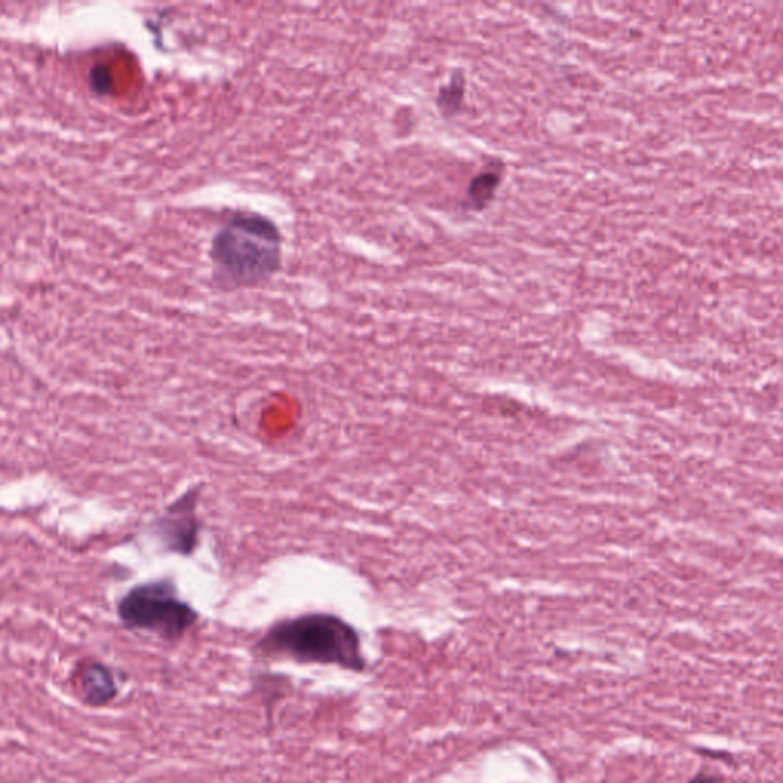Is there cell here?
Here are the masks:
<instances>
[{"label": "cell", "instance_id": "6da1fadb", "mask_svg": "<svg viewBox=\"0 0 783 783\" xmlns=\"http://www.w3.org/2000/svg\"><path fill=\"white\" fill-rule=\"evenodd\" d=\"M208 257L216 287H260L282 268V231L268 216L238 212L213 236Z\"/></svg>", "mask_w": 783, "mask_h": 783}, {"label": "cell", "instance_id": "7a4b0ae2", "mask_svg": "<svg viewBox=\"0 0 783 783\" xmlns=\"http://www.w3.org/2000/svg\"><path fill=\"white\" fill-rule=\"evenodd\" d=\"M265 657L339 666L361 672L367 668L359 632L332 614L315 612L279 621L257 642Z\"/></svg>", "mask_w": 783, "mask_h": 783}, {"label": "cell", "instance_id": "3957f363", "mask_svg": "<svg viewBox=\"0 0 783 783\" xmlns=\"http://www.w3.org/2000/svg\"><path fill=\"white\" fill-rule=\"evenodd\" d=\"M124 628L155 633L167 641L186 636L199 620L198 610L179 597L168 578L132 586L116 605Z\"/></svg>", "mask_w": 783, "mask_h": 783}, {"label": "cell", "instance_id": "277c9868", "mask_svg": "<svg viewBox=\"0 0 783 783\" xmlns=\"http://www.w3.org/2000/svg\"><path fill=\"white\" fill-rule=\"evenodd\" d=\"M199 490V485L187 490L174 504L168 505L166 514L155 522L154 532L167 552L188 557L198 548L200 522L196 507Z\"/></svg>", "mask_w": 783, "mask_h": 783}, {"label": "cell", "instance_id": "5b68a950", "mask_svg": "<svg viewBox=\"0 0 783 783\" xmlns=\"http://www.w3.org/2000/svg\"><path fill=\"white\" fill-rule=\"evenodd\" d=\"M75 689L90 707H103L119 694L112 670L100 661L83 662L75 672Z\"/></svg>", "mask_w": 783, "mask_h": 783}, {"label": "cell", "instance_id": "8992f818", "mask_svg": "<svg viewBox=\"0 0 783 783\" xmlns=\"http://www.w3.org/2000/svg\"><path fill=\"white\" fill-rule=\"evenodd\" d=\"M502 168L504 166L501 163H492V166L482 171L470 184L467 199L470 206L475 208V210H484L495 198V193L502 179Z\"/></svg>", "mask_w": 783, "mask_h": 783}, {"label": "cell", "instance_id": "52a82bcc", "mask_svg": "<svg viewBox=\"0 0 783 783\" xmlns=\"http://www.w3.org/2000/svg\"><path fill=\"white\" fill-rule=\"evenodd\" d=\"M465 94V79L461 71L455 72L450 79V82L445 86L441 87L440 94H437L436 104L437 110L445 119H452L460 114L461 107H463Z\"/></svg>", "mask_w": 783, "mask_h": 783}, {"label": "cell", "instance_id": "ba28073f", "mask_svg": "<svg viewBox=\"0 0 783 783\" xmlns=\"http://www.w3.org/2000/svg\"><path fill=\"white\" fill-rule=\"evenodd\" d=\"M688 783H725V779L717 776V774L705 773V771H700V773L694 774Z\"/></svg>", "mask_w": 783, "mask_h": 783}]
</instances>
